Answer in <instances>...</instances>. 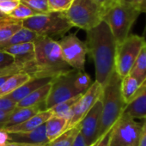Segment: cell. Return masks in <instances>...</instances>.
Returning a JSON list of instances; mask_svg holds the SVG:
<instances>
[{"mask_svg":"<svg viewBox=\"0 0 146 146\" xmlns=\"http://www.w3.org/2000/svg\"><path fill=\"white\" fill-rule=\"evenodd\" d=\"M85 44L95 64L96 81L103 88L115 71L117 41L108 25L102 21L96 28L86 31Z\"/></svg>","mask_w":146,"mask_h":146,"instance_id":"obj_1","label":"cell"},{"mask_svg":"<svg viewBox=\"0 0 146 146\" xmlns=\"http://www.w3.org/2000/svg\"><path fill=\"white\" fill-rule=\"evenodd\" d=\"M35 71L33 78H53L72 70L61 53L59 44L52 38L38 36L34 41Z\"/></svg>","mask_w":146,"mask_h":146,"instance_id":"obj_2","label":"cell"},{"mask_svg":"<svg viewBox=\"0 0 146 146\" xmlns=\"http://www.w3.org/2000/svg\"><path fill=\"white\" fill-rule=\"evenodd\" d=\"M121 81L122 78L114 71L107 84L103 87L101 97L102 112L99 137L117 122L125 107L121 95Z\"/></svg>","mask_w":146,"mask_h":146,"instance_id":"obj_3","label":"cell"},{"mask_svg":"<svg viewBox=\"0 0 146 146\" xmlns=\"http://www.w3.org/2000/svg\"><path fill=\"white\" fill-rule=\"evenodd\" d=\"M140 14L134 5L123 3L119 0L105 10L103 21L110 28L117 44H120L128 37Z\"/></svg>","mask_w":146,"mask_h":146,"instance_id":"obj_4","label":"cell"},{"mask_svg":"<svg viewBox=\"0 0 146 146\" xmlns=\"http://www.w3.org/2000/svg\"><path fill=\"white\" fill-rule=\"evenodd\" d=\"M64 13L72 27L88 31L103 21L105 10L96 0H73Z\"/></svg>","mask_w":146,"mask_h":146,"instance_id":"obj_5","label":"cell"},{"mask_svg":"<svg viewBox=\"0 0 146 146\" xmlns=\"http://www.w3.org/2000/svg\"><path fill=\"white\" fill-rule=\"evenodd\" d=\"M23 27L28 29L39 36L63 35L73 27L67 20L64 12H49L39 14L22 22Z\"/></svg>","mask_w":146,"mask_h":146,"instance_id":"obj_6","label":"cell"},{"mask_svg":"<svg viewBox=\"0 0 146 146\" xmlns=\"http://www.w3.org/2000/svg\"><path fill=\"white\" fill-rule=\"evenodd\" d=\"M145 43V37L129 35L123 42L118 44L115 57V72L121 78L129 75Z\"/></svg>","mask_w":146,"mask_h":146,"instance_id":"obj_7","label":"cell"},{"mask_svg":"<svg viewBox=\"0 0 146 146\" xmlns=\"http://www.w3.org/2000/svg\"><path fill=\"white\" fill-rule=\"evenodd\" d=\"M77 70H78L72 69L71 70L52 79L50 92L45 102L46 110H49L60 102L81 95L76 90L73 85V80Z\"/></svg>","mask_w":146,"mask_h":146,"instance_id":"obj_8","label":"cell"},{"mask_svg":"<svg viewBox=\"0 0 146 146\" xmlns=\"http://www.w3.org/2000/svg\"><path fill=\"white\" fill-rule=\"evenodd\" d=\"M142 124L122 113L113 125L110 146H138Z\"/></svg>","mask_w":146,"mask_h":146,"instance_id":"obj_9","label":"cell"},{"mask_svg":"<svg viewBox=\"0 0 146 146\" xmlns=\"http://www.w3.org/2000/svg\"><path fill=\"white\" fill-rule=\"evenodd\" d=\"M64 60L72 69L84 70L85 58L88 53L85 42L82 41L75 34L64 36L58 41Z\"/></svg>","mask_w":146,"mask_h":146,"instance_id":"obj_10","label":"cell"},{"mask_svg":"<svg viewBox=\"0 0 146 146\" xmlns=\"http://www.w3.org/2000/svg\"><path fill=\"white\" fill-rule=\"evenodd\" d=\"M102 86L99 83L95 81L90 87V89L82 95V96L73 107L72 114L70 119L67 122L65 131L75 126L84 119V117L91 109L95 103L102 97Z\"/></svg>","mask_w":146,"mask_h":146,"instance_id":"obj_11","label":"cell"},{"mask_svg":"<svg viewBox=\"0 0 146 146\" xmlns=\"http://www.w3.org/2000/svg\"><path fill=\"white\" fill-rule=\"evenodd\" d=\"M3 51L14 58V65L18 69L19 72L28 73L31 77L35 71V46L34 42L18 44L5 47Z\"/></svg>","mask_w":146,"mask_h":146,"instance_id":"obj_12","label":"cell"},{"mask_svg":"<svg viewBox=\"0 0 146 146\" xmlns=\"http://www.w3.org/2000/svg\"><path fill=\"white\" fill-rule=\"evenodd\" d=\"M102 102L100 98L84 119L79 122L80 133L84 137L87 146H91L99 138V131L102 120Z\"/></svg>","mask_w":146,"mask_h":146,"instance_id":"obj_13","label":"cell"},{"mask_svg":"<svg viewBox=\"0 0 146 146\" xmlns=\"http://www.w3.org/2000/svg\"><path fill=\"white\" fill-rule=\"evenodd\" d=\"M9 143L26 144H45L48 143L46 134V125L43 124L35 130L26 132H7Z\"/></svg>","mask_w":146,"mask_h":146,"instance_id":"obj_14","label":"cell"},{"mask_svg":"<svg viewBox=\"0 0 146 146\" xmlns=\"http://www.w3.org/2000/svg\"><path fill=\"white\" fill-rule=\"evenodd\" d=\"M52 111L49 110H44L37 114L34 115L28 120L18 124L12 126H9L6 128H3L2 130L6 131V132H26V131H30L33 130H35L39 126L45 124L52 116Z\"/></svg>","mask_w":146,"mask_h":146,"instance_id":"obj_15","label":"cell"},{"mask_svg":"<svg viewBox=\"0 0 146 146\" xmlns=\"http://www.w3.org/2000/svg\"><path fill=\"white\" fill-rule=\"evenodd\" d=\"M135 119H146V80L143 82L141 90L128 104L125 105L123 113Z\"/></svg>","mask_w":146,"mask_h":146,"instance_id":"obj_16","label":"cell"},{"mask_svg":"<svg viewBox=\"0 0 146 146\" xmlns=\"http://www.w3.org/2000/svg\"><path fill=\"white\" fill-rule=\"evenodd\" d=\"M44 110H46L45 103H40L36 106L28 107V108H16L13 110V112L11 114L8 120L6 121L4 128L21 124V123L28 120L34 115L37 114L38 113L44 111Z\"/></svg>","mask_w":146,"mask_h":146,"instance_id":"obj_17","label":"cell"},{"mask_svg":"<svg viewBox=\"0 0 146 146\" xmlns=\"http://www.w3.org/2000/svg\"><path fill=\"white\" fill-rule=\"evenodd\" d=\"M52 78H33L30 81L27 82L21 87H19L17 90L11 93L10 95L6 96L9 99L13 101L14 102L17 103L29 95H30L32 92L37 90L38 89L41 88L42 86L51 83Z\"/></svg>","mask_w":146,"mask_h":146,"instance_id":"obj_18","label":"cell"},{"mask_svg":"<svg viewBox=\"0 0 146 146\" xmlns=\"http://www.w3.org/2000/svg\"><path fill=\"white\" fill-rule=\"evenodd\" d=\"M143 82H140L130 74L122 78L121 95L125 104H128L141 90Z\"/></svg>","mask_w":146,"mask_h":146,"instance_id":"obj_19","label":"cell"},{"mask_svg":"<svg viewBox=\"0 0 146 146\" xmlns=\"http://www.w3.org/2000/svg\"><path fill=\"white\" fill-rule=\"evenodd\" d=\"M31 79H33V78L25 72H19L12 76H10L2 84V86L0 87V97H4L10 95Z\"/></svg>","mask_w":146,"mask_h":146,"instance_id":"obj_20","label":"cell"},{"mask_svg":"<svg viewBox=\"0 0 146 146\" xmlns=\"http://www.w3.org/2000/svg\"><path fill=\"white\" fill-rule=\"evenodd\" d=\"M51 89V83L42 86L41 88L38 89L37 90L32 92L30 95L21 100L19 102L17 103L16 108H28L36 106L40 103H45Z\"/></svg>","mask_w":146,"mask_h":146,"instance_id":"obj_21","label":"cell"},{"mask_svg":"<svg viewBox=\"0 0 146 146\" xmlns=\"http://www.w3.org/2000/svg\"><path fill=\"white\" fill-rule=\"evenodd\" d=\"M67 122L68 120L64 118L52 115L45 123L46 134V137L49 143L54 140L55 138H57L58 136H60L63 132L65 131Z\"/></svg>","mask_w":146,"mask_h":146,"instance_id":"obj_22","label":"cell"},{"mask_svg":"<svg viewBox=\"0 0 146 146\" xmlns=\"http://www.w3.org/2000/svg\"><path fill=\"white\" fill-rule=\"evenodd\" d=\"M38 36L39 35L35 34V32L23 27L15 35H13L8 40L0 44V50H2L5 47L11 46L18 45V44L34 42L37 39Z\"/></svg>","mask_w":146,"mask_h":146,"instance_id":"obj_23","label":"cell"},{"mask_svg":"<svg viewBox=\"0 0 146 146\" xmlns=\"http://www.w3.org/2000/svg\"><path fill=\"white\" fill-rule=\"evenodd\" d=\"M81 96H82V94L72 97L67 101H64L63 102H60V103L55 105L54 107H52L50 110L52 111V113L54 116L64 118V119L69 120L72 114L73 107H74V105L77 103V102L79 100V98Z\"/></svg>","mask_w":146,"mask_h":146,"instance_id":"obj_24","label":"cell"},{"mask_svg":"<svg viewBox=\"0 0 146 146\" xmlns=\"http://www.w3.org/2000/svg\"><path fill=\"white\" fill-rule=\"evenodd\" d=\"M129 74L142 83L146 80V43L142 47Z\"/></svg>","mask_w":146,"mask_h":146,"instance_id":"obj_25","label":"cell"},{"mask_svg":"<svg viewBox=\"0 0 146 146\" xmlns=\"http://www.w3.org/2000/svg\"><path fill=\"white\" fill-rule=\"evenodd\" d=\"M80 132L79 123L72 128L65 131L57 138L47 143V146H71Z\"/></svg>","mask_w":146,"mask_h":146,"instance_id":"obj_26","label":"cell"},{"mask_svg":"<svg viewBox=\"0 0 146 146\" xmlns=\"http://www.w3.org/2000/svg\"><path fill=\"white\" fill-rule=\"evenodd\" d=\"M92 84L91 78L87 72L84 71V70H77L74 80H73V85L79 94H84L90 89Z\"/></svg>","mask_w":146,"mask_h":146,"instance_id":"obj_27","label":"cell"},{"mask_svg":"<svg viewBox=\"0 0 146 146\" xmlns=\"http://www.w3.org/2000/svg\"><path fill=\"white\" fill-rule=\"evenodd\" d=\"M22 28L23 24L20 21H13L11 23L0 26V44L8 40Z\"/></svg>","mask_w":146,"mask_h":146,"instance_id":"obj_28","label":"cell"},{"mask_svg":"<svg viewBox=\"0 0 146 146\" xmlns=\"http://www.w3.org/2000/svg\"><path fill=\"white\" fill-rule=\"evenodd\" d=\"M35 15H39V14L35 12L32 9H30L29 6H27L23 3H22L21 0H20L19 5L8 17L13 20L23 22V21H24L29 17H32Z\"/></svg>","mask_w":146,"mask_h":146,"instance_id":"obj_29","label":"cell"},{"mask_svg":"<svg viewBox=\"0 0 146 146\" xmlns=\"http://www.w3.org/2000/svg\"><path fill=\"white\" fill-rule=\"evenodd\" d=\"M21 2L29 6L37 14L49 13L47 0H21Z\"/></svg>","mask_w":146,"mask_h":146,"instance_id":"obj_30","label":"cell"},{"mask_svg":"<svg viewBox=\"0 0 146 146\" xmlns=\"http://www.w3.org/2000/svg\"><path fill=\"white\" fill-rule=\"evenodd\" d=\"M73 0H47L50 12H65Z\"/></svg>","mask_w":146,"mask_h":146,"instance_id":"obj_31","label":"cell"},{"mask_svg":"<svg viewBox=\"0 0 146 146\" xmlns=\"http://www.w3.org/2000/svg\"><path fill=\"white\" fill-rule=\"evenodd\" d=\"M20 4V0H11L0 3V11L4 15L9 16Z\"/></svg>","mask_w":146,"mask_h":146,"instance_id":"obj_32","label":"cell"},{"mask_svg":"<svg viewBox=\"0 0 146 146\" xmlns=\"http://www.w3.org/2000/svg\"><path fill=\"white\" fill-rule=\"evenodd\" d=\"M113 125L108 131H106L101 137H99L94 144L91 146H110V142H111V137L113 130Z\"/></svg>","mask_w":146,"mask_h":146,"instance_id":"obj_33","label":"cell"},{"mask_svg":"<svg viewBox=\"0 0 146 146\" xmlns=\"http://www.w3.org/2000/svg\"><path fill=\"white\" fill-rule=\"evenodd\" d=\"M17 103L6 96L0 97V111H9L16 108Z\"/></svg>","mask_w":146,"mask_h":146,"instance_id":"obj_34","label":"cell"},{"mask_svg":"<svg viewBox=\"0 0 146 146\" xmlns=\"http://www.w3.org/2000/svg\"><path fill=\"white\" fill-rule=\"evenodd\" d=\"M14 63V58L11 55L0 51V69L9 66Z\"/></svg>","mask_w":146,"mask_h":146,"instance_id":"obj_35","label":"cell"},{"mask_svg":"<svg viewBox=\"0 0 146 146\" xmlns=\"http://www.w3.org/2000/svg\"><path fill=\"white\" fill-rule=\"evenodd\" d=\"M138 146H146V119H143Z\"/></svg>","mask_w":146,"mask_h":146,"instance_id":"obj_36","label":"cell"},{"mask_svg":"<svg viewBox=\"0 0 146 146\" xmlns=\"http://www.w3.org/2000/svg\"><path fill=\"white\" fill-rule=\"evenodd\" d=\"M14 109L9 110V111H0V130H1L2 128H4L6 121L10 118V116L12 113V112H13Z\"/></svg>","mask_w":146,"mask_h":146,"instance_id":"obj_37","label":"cell"},{"mask_svg":"<svg viewBox=\"0 0 146 146\" xmlns=\"http://www.w3.org/2000/svg\"><path fill=\"white\" fill-rule=\"evenodd\" d=\"M96 1L102 7L104 8V10L108 9V7H110L113 4H114L115 2H117L118 0H96Z\"/></svg>","mask_w":146,"mask_h":146,"instance_id":"obj_38","label":"cell"},{"mask_svg":"<svg viewBox=\"0 0 146 146\" xmlns=\"http://www.w3.org/2000/svg\"><path fill=\"white\" fill-rule=\"evenodd\" d=\"M71 146H87L86 142L84 138V137L81 135V133L79 132V134L78 135V137H76L74 143H72Z\"/></svg>","mask_w":146,"mask_h":146,"instance_id":"obj_39","label":"cell"},{"mask_svg":"<svg viewBox=\"0 0 146 146\" xmlns=\"http://www.w3.org/2000/svg\"><path fill=\"white\" fill-rule=\"evenodd\" d=\"M8 143V133L1 129L0 130V146H5Z\"/></svg>","mask_w":146,"mask_h":146,"instance_id":"obj_40","label":"cell"},{"mask_svg":"<svg viewBox=\"0 0 146 146\" xmlns=\"http://www.w3.org/2000/svg\"><path fill=\"white\" fill-rule=\"evenodd\" d=\"M136 7L140 11V13H146V0H142L141 3Z\"/></svg>","mask_w":146,"mask_h":146,"instance_id":"obj_41","label":"cell"},{"mask_svg":"<svg viewBox=\"0 0 146 146\" xmlns=\"http://www.w3.org/2000/svg\"><path fill=\"white\" fill-rule=\"evenodd\" d=\"M13 21H16V20H13L10 17H7V18H0V26H2L4 24H6V23H11Z\"/></svg>","mask_w":146,"mask_h":146,"instance_id":"obj_42","label":"cell"},{"mask_svg":"<svg viewBox=\"0 0 146 146\" xmlns=\"http://www.w3.org/2000/svg\"><path fill=\"white\" fill-rule=\"evenodd\" d=\"M5 146H26V143H8Z\"/></svg>","mask_w":146,"mask_h":146,"instance_id":"obj_43","label":"cell"},{"mask_svg":"<svg viewBox=\"0 0 146 146\" xmlns=\"http://www.w3.org/2000/svg\"><path fill=\"white\" fill-rule=\"evenodd\" d=\"M10 76H3V77H0V87L2 86V84L6 81V79L9 78Z\"/></svg>","mask_w":146,"mask_h":146,"instance_id":"obj_44","label":"cell"},{"mask_svg":"<svg viewBox=\"0 0 146 146\" xmlns=\"http://www.w3.org/2000/svg\"><path fill=\"white\" fill-rule=\"evenodd\" d=\"M142 0H132V5H134L135 6H137L140 3H141Z\"/></svg>","mask_w":146,"mask_h":146,"instance_id":"obj_45","label":"cell"},{"mask_svg":"<svg viewBox=\"0 0 146 146\" xmlns=\"http://www.w3.org/2000/svg\"><path fill=\"white\" fill-rule=\"evenodd\" d=\"M26 146H47V143H45V144H26Z\"/></svg>","mask_w":146,"mask_h":146,"instance_id":"obj_46","label":"cell"},{"mask_svg":"<svg viewBox=\"0 0 146 146\" xmlns=\"http://www.w3.org/2000/svg\"><path fill=\"white\" fill-rule=\"evenodd\" d=\"M120 2L123 3H127V4H132V0H119Z\"/></svg>","mask_w":146,"mask_h":146,"instance_id":"obj_47","label":"cell"},{"mask_svg":"<svg viewBox=\"0 0 146 146\" xmlns=\"http://www.w3.org/2000/svg\"><path fill=\"white\" fill-rule=\"evenodd\" d=\"M5 1H11V0H0V3H1V2H5Z\"/></svg>","mask_w":146,"mask_h":146,"instance_id":"obj_48","label":"cell"},{"mask_svg":"<svg viewBox=\"0 0 146 146\" xmlns=\"http://www.w3.org/2000/svg\"><path fill=\"white\" fill-rule=\"evenodd\" d=\"M144 35H146V26H145V29H144V33H143Z\"/></svg>","mask_w":146,"mask_h":146,"instance_id":"obj_49","label":"cell"}]
</instances>
